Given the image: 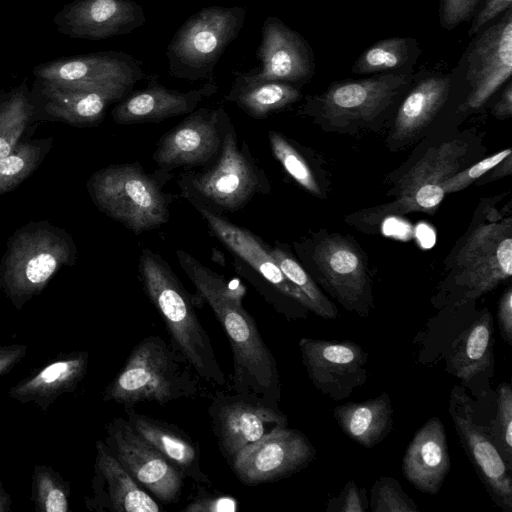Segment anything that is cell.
<instances>
[{
    "mask_svg": "<svg viewBox=\"0 0 512 512\" xmlns=\"http://www.w3.org/2000/svg\"><path fill=\"white\" fill-rule=\"evenodd\" d=\"M270 253L285 277L299 289L311 302L313 313L324 319H335L338 310L322 293L307 271L285 250L270 248Z\"/></svg>",
    "mask_w": 512,
    "mask_h": 512,
    "instance_id": "34",
    "label": "cell"
},
{
    "mask_svg": "<svg viewBox=\"0 0 512 512\" xmlns=\"http://www.w3.org/2000/svg\"><path fill=\"white\" fill-rule=\"evenodd\" d=\"M268 137L274 157L292 179L311 194L321 195L314 173L303 155L280 133L270 131Z\"/></svg>",
    "mask_w": 512,
    "mask_h": 512,
    "instance_id": "36",
    "label": "cell"
},
{
    "mask_svg": "<svg viewBox=\"0 0 512 512\" xmlns=\"http://www.w3.org/2000/svg\"><path fill=\"white\" fill-rule=\"evenodd\" d=\"M453 269L465 299H475L512 276V218L490 219L477 226L458 248Z\"/></svg>",
    "mask_w": 512,
    "mask_h": 512,
    "instance_id": "10",
    "label": "cell"
},
{
    "mask_svg": "<svg viewBox=\"0 0 512 512\" xmlns=\"http://www.w3.org/2000/svg\"><path fill=\"white\" fill-rule=\"evenodd\" d=\"M303 365L313 386L334 401L347 398L368 377V354L353 341L299 340Z\"/></svg>",
    "mask_w": 512,
    "mask_h": 512,
    "instance_id": "15",
    "label": "cell"
},
{
    "mask_svg": "<svg viewBox=\"0 0 512 512\" xmlns=\"http://www.w3.org/2000/svg\"><path fill=\"white\" fill-rule=\"evenodd\" d=\"M130 425L153 445L181 474L197 484L211 486L212 481L201 467L197 440L173 423L125 408Z\"/></svg>",
    "mask_w": 512,
    "mask_h": 512,
    "instance_id": "26",
    "label": "cell"
},
{
    "mask_svg": "<svg viewBox=\"0 0 512 512\" xmlns=\"http://www.w3.org/2000/svg\"><path fill=\"white\" fill-rule=\"evenodd\" d=\"M450 414L460 441L490 496L503 510L511 512V469L488 427L476 421L469 398L457 388L452 391Z\"/></svg>",
    "mask_w": 512,
    "mask_h": 512,
    "instance_id": "17",
    "label": "cell"
},
{
    "mask_svg": "<svg viewBox=\"0 0 512 512\" xmlns=\"http://www.w3.org/2000/svg\"><path fill=\"white\" fill-rule=\"evenodd\" d=\"M217 85L207 82L197 89L180 92L158 82V76H149L148 85L128 94L112 111L115 122L135 124L161 120L194 111L204 99L217 92Z\"/></svg>",
    "mask_w": 512,
    "mask_h": 512,
    "instance_id": "22",
    "label": "cell"
},
{
    "mask_svg": "<svg viewBox=\"0 0 512 512\" xmlns=\"http://www.w3.org/2000/svg\"><path fill=\"white\" fill-rule=\"evenodd\" d=\"M68 242L48 229L19 234L11 243L3 282L15 305L39 293L70 258Z\"/></svg>",
    "mask_w": 512,
    "mask_h": 512,
    "instance_id": "12",
    "label": "cell"
},
{
    "mask_svg": "<svg viewBox=\"0 0 512 512\" xmlns=\"http://www.w3.org/2000/svg\"><path fill=\"white\" fill-rule=\"evenodd\" d=\"M371 510L373 512H414L416 503L403 491L393 478H379L371 489Z\"/></svg>",
    "mask_w": 512,
    "mask_h": 512,
    "instance_id": "40",
    "label": "cell"
},
{
    "mask_svg": "<svg viewBox=\"0 0 512 512\" xmlns=\"http://www.w3.org/2000/svg\"><path fill=\"white\" fill-rule=\"evenodd\" d=\"M333 415L343 433L366 449L380 443L393 425L392 403L385 392L362 402L338 405Z\"/></svg>",
    "mask_w": 512,
    "mask_h": 512,
    "instance_id": "29",
    "label": "cell"
},
{
    "mask_svg": "<svg viewBox=\"0 0 512 512\" xmlns=\"http://www.w3.org/2000/svg\"><path fill=\"white\" fill-rule=\"evenodd\" d=\"M450 465L444 426L438 417L430 418L407 446L402 461L403 475L421 492L437 494Z\"/></svg>",
    "mask_w": 512,
    "mask_h": 512,
    "instance_id": "25",
    "label": "cell"
},
{
    "mask_svg": "<svg viewBox=\"0 0 512 512\" xmlns=\"http://www.w3.org/2000/svg\"><path fill=\"white\" fill-rule=\"evenodd\" d=\"M401 99L395 114L389 140L407 143L422 132L448 103L451 96L452 72H422Z\"/></svg>",
    "mask_w": 512,
    "mask_h": 512,
    "instance_id": "24",
    "label": "cell"
},
{
    "mask_svg": "<svg viewBox=\"0 0 512 512\" xmlns=\"http://www.w3.org/2000/svg\"><path fill=\"white\" fill-rule=\"evenodd\" d=\"M95 204L136 234L167 222L169 201L157 180L134 164L113 165L89 180Z\"/></svg>",
    "mask_w": 512,
    "mask_h": 512,
    "instance_id": "7",
    "label": "cell"
},
{
    "mask_svg": "<svg viewBox=\"0 0 512 512\" xmlns=\"http://www.w3.org/2000/svg\"><path fill=\"white\" fill-rule=\"evenodd\" d=\"M10 510V499L9 496L4 492L0 483V512H6Z\"/></svg>",
    "mask_w": 512,
    "mask_h": 512,
    "instance_id": "50",
    "label": "cell"
},
{
    "mask_svg": "<svg viewBox=\"0 0 512 512\" xmlns=\"http://www.w3.org/2000/svg\"><path fill=\"white\" fill-rule=\"evenodd\" d=\"M302 98L299 88L282 82L257 80L249 73L237 75L226 96L244 112L262 119Z\"/></svg>",
    "mask_w": 512,
    "mask_h": 512,
    "instance_id": "31",
    "label": "cell"
},
{
    "mask_svg": "<svg viewBox=\"0 0 512 512\" xmlns=\"http://www.w3.org/2000/svg\"><path fill=\"white\" fill-rule=\"evenodd\" d=\"M246 19L241 6H209L191 15L175 32L166 49L171 76L188 81L211 79L228 45Z\"/></svg>",
    "mask_w": 512,
    "mask_h": 512,
    "instance_id": "5",
    "label": "cell"
},
{
    "mask_svg": "<svg viewBox=\"0 0 512 512\" xmlns=\"http://www.w3.org/2000/svg\"><path fill=\"white\" fill-rule=\"evenodd\" d=\"M338 511L341 512H364L365 508L361 500L360 492L353 480H349L341 495Z\"/></svg>",
    "mask_w": 512,
    "mask_h": 512,
    "instance_id": "46",
    "label": "cell"
},
{
    "mask_svg": "<svg viewBox=\"0 0 512 512\" xmlns=\"http://www.w3.org/2000/svg\"><path fill=\"white\" fill-rule=\"evenodd\" d=\"M206 220L210 230L230 251L246 262L273 291L290 302L313 311L309 299L283 274L270 253V247L250 231L239 227L201 204H193Z\"/></svg>",
    "mask_w": 512,
    "mask_h": 512,
    "instance_id": "20",
    "label": "cell"
},
{
    "mask_svg": "<svg viewBox=\"0 0 512 512\" xmlns=\"http://www.w3.org/2000/svg\"><path fill=\"white\" fill-rule=\"evenodd\" d=\"M492 114L499 119L512 116V81L508 80L499 99L492 107Z\"/></svg>",
    "mask_w": 512,
    "mask_h": 512,
    "instance_id": "48",
    "label": "cell"
},
{
    "mask_svg": "<svg viewBox=\"0 0 512 512\" xmlns=\"http://www.w3.org/2000/svg\"><path fill=\"white\" fill-rule=\"evenodd\" d=\"M230 124L223 107L195 109L160 139L152 158L166 171L207 164L218 156Z\"/></svg>",
    "mask_w": 512,
    "mask_h": 512,
    "instance_id": "14",
    "label": "cell"
},
{
    "mask_svg": "<svg viewBox=\"0 0 512 512\" xmlns=\"http://www.w3.org/2000/svg\"><path fill=\"white\" fill-rule=\"evenodd\" d=\"M31 116L32 106L22 91L0 105V161L18 144Z\"/></svg>",
    "mask_w": 512,
    "mask_h": 512,
    "instance_id": "35",
    "label": "cell"
},
{
    "mask_svg": "<svg viewBox=\"0 0 512 512\" xmlns=\"http://www.w3.org/2000/svg\"><path fill=\"white\" fill-rule=\"evenodd\" d=\"M512 153L510 148L504 149L498 153H495L473 166L458 171L452 176L448 177L441 184L445 194L457 192L468 187L472 182L478 180L486 173L489 172L494 166H496L501 160Z\"/></svg>",
    "mask_w": 512,
    "mask_h": 512,
    "instance_id": "42",
    "label": "cell"
},
{
    "mask_svg": "<svg viewBox=\"0 0 512 512\" xmlns=\"http://www.w3.org/2000/svg\"><path fill=\"white\" fill-rule=\"evenodd\" d=\"M183 194L192 204L210 210L236 211L257 193L270 189L263 171L257 166L246 145H238L231 123L214 165L205 171L187 174L180 181Z\"/></svg>",
    "mask_w": 512,
    "mask_h": 512,
    "instance_id": "6",
    "label": "cell"
},
{
    "mask_svg": "<svg viewBox=\"0 0 512 512\" xmlns=\"http://www.w3.org/2000/svg\"><path fill=\"white\" fill-rule=\"evenodd\" d=\"M313 260L331 295L347 310L367 316L372 304L371 286L358 247L340 235H330L315 245Z\"/></svg>",
    "mask_w": 512,
    "mask_h": 512,
    "instance_id": "16",
    "label": "cell"
},
{
    "mask_svg": "<svg viewBox=\"0 0 512 512\" xmlns=\"http://www.w3.org/2000/svg\"><path fill=\"white\" fill-rule=\"evenodd\" d=\"M497 319L499 331L508 344H512V288L509 286L498 302Z\"/></svg>",
    "mask_w": 512,
    "mask_h": 512,
    "instance_id": "45",
    "label": "cell"
},
{
    "mask_svg": "<svg viewBox=\"0 0 512 512\" xmlns=\"http://www.w3.org/2000/svg\"><path fill=\"white\" fill-rule=\"evenodd\" d=\"M90 510L109 512H160L157 500L139 485L112 455L104 441L96 444Z\"/></svg>",
    "mask_w": 512,
    "mask_h": 512,
    "instance_id": "21",
    "label": "cell"
},
{
    "mask_svg": "<svg viewBox=\"0 0 512 512\" xmlns=\"http://www.w3.org/2000/svg\"><path fill=\"white\" fill-rule=\"evenodd\" d=\"M44 81L60 82L92 90L130 93L144 78L141 63L123 52H104L56 61L37 69Z\"/></svg>",
    "mask_w": 512,
    "mask_h": 512,
    "instance_id": "19",
    "label": "cell"
},
{
    "mask_svg": "<svg viewBox=\"0 0 512 512\" xmlns=\"http://www.w3.org/2000/svg\"><path fill=\"white\" fill-rule=\"evenodd\" d=\"M418 41L411 37L381 39L366 48L355 60L351 70L355 74L397 72L411 74L421 55Z\"/></svg>",
    "mask_w": 512,
    "mask_h": 512,
    "instance_id": "33",
    "label": "cell"
},
{
    "mask_svg": "<svg viewBox=\"0 0 512 512\" xmlns=\"http://www.w3.org/2000/svg\"><path fill=\"white\" fill-rule=\"evenodd\" d=\"M487 427L505 462L512 470V390L507 382H502L497 389L496 417Z\"/></svg>",
    "mask_w": 512,
    "mask_h": 512,
    "instance_id": "39",
    "label": "cell"
},
{
    "mask_svg": "<svg viewBox=\"0 0 512 512\" xmlns=\"http://www.w3.org/2000/svg\"><path fill=\"white\" fill-rule=\"evenodd\" d=\"M32 498L36 509L44 512H67L68 490L50 468L37 466L33 475Z\"/></svg>",
    "mask_w": 512,
    "mask_h": 512,
    "instance_id": "37",
    "label": "cell"
},
{
    "mask_svg": "<svg viewBox=\"0 0 512 512\" xmlns=\"http://www.w3.org/2000/svg\"><path fill=\"white\" fill-rule=\"evenodd\" d=\"M208 414L227 463L243 448L288 424L278 402L234 390L217 391L211 398Z\"/></svg>",
    "mask_w": 512,
    "mask_h": 512,
    "instance_id": "9",
    "label": "cell"
},
{
    "mask_svg": "<svg viewBox=\"0 0 512 512\" xmlns=\"http://www.w3.org/2000/svg\"><path fill=\"white\" fill-rule=\"evenodd\" d=\"M512 8V0H482L468 29L471 38L485 28L502 13Z\"/></svg>",
    "mask_w": 512,
    "mask_h": 512,
    "instance_id": "44",
    "label": "cell"
},
{
    "mask_svg": "<svg viewBox=\"0 0 512 512\" xmlns=\"http://www.w3.org/2000/svg\"><path fill=\"white\" fill-rule=\"evenodd\" d=\"M482 0H439L440 26L448 31L472 19Z\"/></svg>",
    "mask_w": 512,
    "mask_h": 512,
    "instance_id": "43",
    "label": "cell"
},
{
    "mask_svg": "<svg viewBox=\"0 0 512 512\" xmlns=\"http://www.w3.org/2000/svg\"><path fill=\"white\" fill-rule=\"evenodd\" d=\"M468 145L460 140L446 141L433 147L403 175L393 192L397 198L405 197L420 187L442 184L459 171Z\"/></svg>",
    "mask_w": 512,
    "mask_h": 512,
    "instance_id": "32",
    "label": "cell"
},
{
    "mask_svg": "<svg viewBox=\"0 0 512 512\" xmlns=\"http://www.w3.org/2000/svg\"><path fill=\"white\" fill-rule=\"evenodd\" d=\"M200 377L170 341L147 336L131 350L122 369L104 390V401L133 407L142 402L165 405L203 395Z\"/></svg>",
    "mask_w": 512,
    "mask_h": 512,
    "instance_id": "3",
    "label": "cell"
},
{
    "mask_svg": "<svg viewBox=\"0 0 512 512\" xmlns=\"http://www.w3.org/2000/svg\"><path fill=\"white\" fill-rule=\"evenodd\" d=\"M470 42L452 71L464 86L460 112L482 108L512 73V8L502 13Z\"/></svg>",
    "mask_w": 512,
    "mask_h": 512,
    "instance_id": "8",
    "label": "cell"
},
{
    "mask_svg": "<svg viewBox=\"0 0 512 512\" xmlns=\"http://www.w3.org/2000/svg\"><path fill=\"white\" fill-rule=\"evenodd\" d=\"M180 266L197 290V297L213 310L228 338L233 356L232 390L281 399V382L275 357L264 342L254 318L243 306V290L182 249L176 250Z\"/></svg>",
    "mask_w": 512,
    "mask_h": 512,
    "instance_id": "1",
    "label": "cell"
},
{
    "mask_svg": "<svg viewBox=\"0 0 512 512\" xmlns=\"http://www.w3.org/2000/svg\"><path fill=\"white\" fill-rule=\"evenodd\" d=\"M138 269L144 291L161 316L172 346L202 381L215 386L225 385L226 376L196 311L204 303L185 290L159 254L144 249Z\"/></svg>",
    "mask_w": 512,
    "mask_h": 512,
    "instance_id": "2",
    "label": "cell"
},
{
    "mask_svg": "<svg viewBox=\"0 0 512 512\" xmlns=\"http://www.w3.org/2000/svg\"><path fill=\"white\" fill-rule=\"evenodd\" d=\"M492 172L487 177H481L482 181L478 182V184H484L489 181L497 180L499 178L505 177L507 175H510L512 172V156L511 154L505 157L503 160H501L496 166H494L492 169Z\"/></svg>",
    "mask_w": 512,
    "mask_h": 512,
    "instance_id": "49",
    "label": "cell"
},
{
    "mask_svg": "<svg viewBox=\"0 0 512 512\" xmlns=\"http://www.w3.org/2000/svg\"><path fill=\"white\" fill-rule=\"evenodd\" d=\"M256 56L261 69L249 74L257 80L300 88L316 71L314 52L308 41L275 16H268L263 22Z\"/></svg>",
    "mask_w": 512,
    "mask_h": 512,
    "instance_id": "18",
    "label": "cell"
},
{
    "mask_svg": "<svg viewBox=\"0 0 512 512\" xmlns=\"http://www.w3.org/2000/svg\"><path fill=\"white\" fill-rule=\"evenodd\" d=\"M41 156V147L32 143L17 144L0 161V194L13 189L36 167Z\"/></svg>",
    "mask_w": 512,
    "mask_h": 512,
    "instance_id": "38",
    "label": "cell"
},
{
    "mask_svg": "<svg viewBox=\"0 0 512 512\" xmlns=\"http://www.w3.org/2000/svg\"><path fill=\"white\" fill-rule=\"evenodd\" d=\"M89 354L72 352L14 385L10 396L21 403H34L46 410L58 397L72 392L84 378Z\"/></svg>",
    "mask_w": 512,
    "mask_h": 512,
    "instance_id": "27",
    "label": "cell"
},
{
    "mask_svg": "<svg viewBox=\"0 0 512 512\" xmlns=\"http://www.w3.org/2000/svg\"><path fill=\"white\" fill-rule=\"evenodd\" d=\"M27 347L24 344H12L0 346V376L8 372L26 354Z\"/></svg>",
    "mask_w": 512,
    "mask_h": 512,
    "instance_id": "47",
    "label": "cell"
},
{
    "mask_svg": "<svg viewBox=\"0 0 512 512\" xmlns=\"http://www.w3.org/2000/svg\"><path fill=\"white\" fill-rule=\"evenodd\" d=\"M316 450L299 430L284 427L239 451L228 463L246 485H259L291 476L314 460Z\"/></svg>",
    "mask_w": 512,
    "mask_h": 512,
    "instance_id": "13",
    "label": "cell"
},
{
    "mask_svg": "<svg viewBox=\"0 0 512 512\" xmlns=\"http://www.w3.org/2000/svg\"><path fill=\"white\" fill-rule=\"evenodd\" d=\"M43 94L47 112L74 125L98 121L110 103L128 95L120 90H92L54 81H44Z\"/></svg>",
    "mask_w": 512,
    "mask_h": 512,
    "instance_id": "28",
    "label": "cell"
},
{
    "mask_svg": "<svg viewBox=\"0 0 512 512\" xmlns=\"http://www.w3.org/2000/svg\"><path fill=\"white\" fill-rule=\"evenodd\" d=\"M104 443L151 496L166 504L180 501L185 478L126 418L117 417L107 423Z\"/></svg>",
    "mask_w": 512,
    "mask_h": 512,
    "instance_id": "11",
    "label": "cell"
},
{
    "mask_svg": "<svg viewBox=\"0 0 512 512\" xmlns=\"http://www.w3.org/2000/svg\"><path fill=\"white\" fill-rule=\"evenodd\" d=\"M414 76L385 72L335 81L322 93L306 97L303 113L328 128L367 127L400 103Z\"/></svg>",
    "mask_w": 512,
    "mask_h": 512,
    "instance_id": "4",
    "label": "cell"
},
{
    "mask_svg": "<svg viewBox=\"0 0 512 512\" xmlns=\"http://www.w3.org/2000/svg\"><path fill=\"white\" fill-rule=\"evenodd\" d=\"M238 508L239 503L232 495L217 490H210L207 485L198 484L193 497L181 511L235 512Z\"/></svg>",
    "mask_w": 512,
    "mask_h": 512,
    "instance_id": "41",
    "label": "cell"
},
{
    "mask_svg": "<svg viewBox=\"0 0 512 512\" xmlns=\"http://www.w3.org/2000/svg\"><path fill=\"white\" fill-rule=\"evenodd\" d=\"M73 37L101 40L129 34L146 22L142 6L134 0H77L63 16Z\"/></svg>",
    "mask_w": 512,
    "mask_h": 512,
    "instance_id": "23",
    "label": "cell"
},
{
    "mask_svg": "<svg viewBox=\"0 0 512 512\" xmlns=\"http://www.w3.org/2000/svg\"><path fill=\"white\" fill-rule=\"evenodd\" d=\"M492 316L484 310L452 343L447 367L463 383L484 373L492 363Z\"/></svg>",
    "mask_w": 512,
    "mask_h": 512,
    "instance_id": "30",
    "label": "cell"
}]
</instances>
